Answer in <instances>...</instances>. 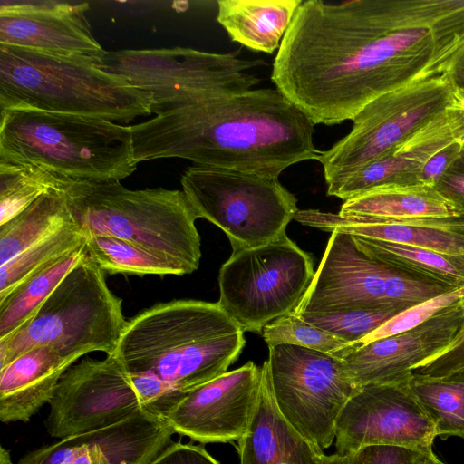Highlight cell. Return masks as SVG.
I'll return each instance as SVG.
<instances>
[{"label": "cell", "mask_w": 464, "mask_h": 464, "mask_svg": "<svg viewBox=\"0 0 464 464\" xmlns=\"http://www.w3.org/2000/svg\"><path fill=\"white\" fill-rule=\"evenodd\" d=\"M463 48L464 0H305L271 81L314 125H334L386 92L448 71Z\"/></svg>", "instance_id": "6da1fadb"}, {"label": "cell", "mask_w": 464, "mask_h": 464, "mask_svg": "<svg viewBox=\"0 0 464 464\" xmlns=\"http://www.w3.org/2000/svg\"><path fill=\"white\" fill-rule=\"evenodd\" d=\"M133 157L180 158L198 165L278 179L292 165L318 160L314 124L278 89L202 99L130 126Z\"/></svg>", "instance_id": "7a4b0ae2"}, {"label": "cell", "mask_w": 464, "mask_h": 464, "mask_svg": "<svg viewBox=\"0 0 464 464\" xmlns=\"http://www.w3.org/2000/svg\"><path fill=\"white\" fill-rule=\"evenodd\" d=\"M245 344L218 302L182 299L127 321L112 355L129 374L152 375L186 393L227 372Z\"/></svg>", "instance_id": "3957f363"}, {"label": "cell", "mask_w": 464, "mask_h": 464, "mask_svg": "<svg viewBox=\"0 0 464 464\" xmlns=\"http://www.w3.org/2000/svg\"><path fill=\"white\" fill-rule=\"evenodd\" d=\"M150 92L94 63L0 44V109L130 122L151 113Z\"/></svg>", "instance_id": "277c9868"}, {"label": "cell", "mask_w": 464, "mask_h": 464, "mask_svg": "<svg viewBox=\"0 0 464 464\" xmlns=\"http://www.w3.org/2000/svg\"><path fill=\"white\" fill-rule=\"evenodd\" d=\"M63 193L87 238L117 237L166 256L191 274L201 258L198 218L185 193L163 188L129 189L118 180L69 179Z\"/></svg>", "instance_id": "5b68a950"}, {"label": "cell", "mask_w": 464, "mask_h": 464, "mask_svg": "<svg viewBox=\"0 0 464 464\" xmlns=\"http://www.w3.org/2000/svg\"><path fill=\"white\" fill-rule=\"evenodd\" d=\"M0 160L42 166L76 180H118L137 169L130 126L31 110L1 111Z\"/></svg>", "instance_id": "8992f818"}, {"label": "cell", "mask_w": 464, "mask_h": 464, "mask_svg": "<svg viewBox=\"0 0 464 464\" xmlns=\"http://www.w3.org/2000/svg\"><path fill=\"white\" fill-rule=\"evenodd\" d=\"M126 323L122 300L87 254L25 324L0 340V369L44 345L76 361L92 352L112 355Z\"/></svg>", "instance_id": "52a82bcc"}, {"label": "cell", "mask_w": 464, "mask_h": 464, "mask_svg": "<svg viewBox=\"0 0 464 464\" xmlns=\"http://www.w3.org/2000/svg\"><path fill=\"white\" fill-rule=\"evenodd\" d=\"M238 52L218 53L191 48L106 52L98 68L150 92L151 113L160 114L214 96L251 90L261 79L247 71L266 65Z\"/></svg>", "instance_id": "ba28073f"}, {"label": "cell", "mask_w": 464, "mask_h": 464, "mask_svg": "<svg viewBox=\"0 0 464 464\" xmlns=\"http://www.w3.org/2000/svg\"><path fill=\"white\" fill-rule=\"evenodd\" d=\"M458 290L373 258L353 237L332 232L314 277L295 314L400 309Z\"/></svg>", "instance_id": "9c48e42d"}, {"label": "cell", "mask_w": 464, "mask_h": 464, "mask_svg": "<svg viewBox=\"0 0 464 464\" xmlns=\"http://www.w3.org/2000/svg\"><path fill=\"white\" fill-rule=\"evenodd\" d=\"M180 183L198 218L223 230L232 250L285 236L299 210L297 198L278 179L196 165L186 169Z\"/></svg>", "instance_id": "30bf717a"}, {"label": "cell", "mask_w": 464, "mask_h": 464, "mask_svg": "<svg viewBox=\"0 0 464 464\" xmlns=\"http://www.w3.org/2000/svg\"><path fill=\"white\" fill-rule=\"evenodd\" d=\"M314 275L312 256L286 235L232 250L219 270L218 304L244 333L262 334L297 308Z\"/></svg>", "instance_id": "8fae6325"}, {"label": "cell", "mask_w": 464, "mask_h": 464, "mask_svg": "<svg viewBox=\"0 0 464 464\" xmlns=\"http://www.w3.org/2000/svg\"><path fill=\"white\" fill-rule=\"evenodd\" d=\"M457 95L458 87L450 68L420 77L369 102L352 121L351 130L322 151L318 161L325 183L349 176L392 150L443 113Z\"/></svg>", "instance_id": "7c38bea8"}, {"label": "cell", "mask_w": 464, "mask_h": 464, "mask_svg": "<svg viewBox=\"0 0 464 464\" xmlns=\"http://www.w3.org/2000/svg\"><path fill=\"white\" fill-rule=\"evenodd\" d=\"M273 398L282 416L322 450L335 439L337 419L359 386L338 356L293 344L268 347Z\"/></svg>", "instance_id": "4fadbf2b"}, {"label": "cell", "mask_w": 464, "mask_h": 464, "mask_svg": "<svg viewBox=\"0 0 464 464\" xmlns=\"http://www.w3.org/2000/svg\"><path fill=\"white\" fill-rule=\"evenodd\" d=\"M44 421L52 438L97 430L144 409L131 379L114 355L86 358L61 377Z\"/></svg>", "instance_id": "5bb4252c"}, {"label": "cell", "mask_w": 464, "mask_h": 464, "mask_svg": "<svg viewBox=\"0 0 464 464\" xmlns=\"http://www.w3.org/2000/svg\"><path fill=\"white\" fill-rule=\"evenodd\" d=\"M434 426L411 391L408 380L366 384L349 399L335 425L336 454L350 457L363 447L410 448L436 456Z\"/></svg>", "instance_id": "9a60e30c"}, {"label": "cell", "mask_w": 464, "mask_h": 464, "mask_svg": "<svg viewBox=\"0 0 464 464\" xmlns=\"http://www.w3.org/2000/svg\"><path fill=\"white\" fill-rule=\"evenodd\" d=\"M262 387V368L247 362L186 393L164 415L175 433L201 443L238 440Z\"/></svg>", "instance_id": "2e32d148"}, {"label": "cell", "mask_w": 464, "mask_h": 464, "mask_svg": "<svg viewBox=\"0 0 464 464\" xmlns=\"http://www.w3.org/2000/svg\"><path fill=\"white\" fill-rule=\"evenodd\" d=\"M464 328V300L420 325L365 344L344 347L341 358L359 385L407 381L414 370L447 350Z\"/></svg>", "instance_id": "e0dca14e"}, {"label": "cell", "mask_w": 464, "mask_h": 464, "mask_svg": "<svg viewBox=\"0 0 464 464\" xmlns=\"http://www.w3.org/2000/svg\"><path fill=\"white\" fill-rule=\"evenodd\" d=\"M88 3L12 2L0 5V44L83 60L96 66L106 51L92 35Z\"/></svg>", "instance_id": "ac0fdd59"}, {"label": "cell", "mask_w": 464, "mask_h": 464, "mask_svg": "<svg viewBox=\"0 0 464 464\" xmlns=\"http://www.w3.org/2000/svg\"><path fill=\"white\" fill-rule=\"evenodd\" d=\"M458 87V86H457ZM464 135V89L440 115L381 158L327 185V195L347 200L374 188L416 185L428 159Z\"/></svg>", "instance_id": "d6986e66"}, {"label": "cell", "mask_w": 464, "mask_h": 464, "mask_svg": "<svg viewBox=\"0 0 464 464\" xmlns=\"http://www.w3.org/2000/svg\"><path fill=\"white\" fill-rule=\"evenodd\" d=\"M174 433L161 415L144 408L105 428L60 440L56 451L66 464H150Z\"/></svg>", "instance_id": "ffe728a7"}, {"label": "cell", "mask_w": 464, "mask_h": 464, "mask_svg": "<svg viewBox=\"0 0 464 464\" xmlns=\"http://www.w3.org/2000/svg\"><path fill=\"white\" fill-rule=\"evenodd\" d=\"M295 219L326 232L393 242L464 256V217L377 218L298 210Z\"/></svg>", "instance_id": "44dd1931"}, {"label": "cell", "mask_w": 464, "mask_h": 464, "mask_svg": "<svg viewBox=\"0 0 464 464\" xmlns=\"http://www.w3.org/2000/svg\"><path fill=\"white\" fill-rule=\"evenodd\" d=\"M259 399L246 432L237 440L239 464H324V450L297 431L275 403L266 362Z\"/></svg>", "instance_id": "7402d4cb"}, {"label": "cell", "mask_w": 464, "mask_h": 464, "mask_svg": "<svg viewBox=\"0 0 464 464\" xmlns=\"http://www.w3.org/2000/svg\"><path fill=\"white\" fill-rule=\"evenodd\" d=\"M76 362L51 346L34 347L0 369V420L28 422Z\"/></svg>", "instance_id": "603a6c76"}, {"label": "cell", "mask_w": 464, "mask_h": 464, "mask_svg": "<svg viewBox=\"0 0 464 464\" xmlns=\"http://www.w3.org/2000/svg\"><path fill=\"white\" fill-rule=\"evenodd\" d=\"M303 0H219L217 21L233 42L267 54L278 50Z\"/></svg>", "instance_id": "cb8c5ba5"}, {"label": "cell", "mask_w": 464, "mask_h": 464, "mask_svg": "<svg viewBox=\"0 0 464 464\" xmlns=\"http://www.w3.org/2000/svg\"><path fill=\"white\" fill-rule=\"evenodd\" d=\"M339 214L377 218L458 216L434 187L423 184L374 188L345 200Z\"/></svg>", "instance_id": "d4e9b609"}, {"label": "cell", "mask_w": 464, "mask_h": 464, "mask_svg": "<svg viewBox=\"0 0 464 464\" xmlns=\"http://www.w3.org/2000/svg\"><path fill=\"white\" fill-rule=\"evenodd\" d=\"M61 191H50L0 226V266L63 227L74 224Z\"/></svg>", "instance_id": "484cf974"}, {"label": "cell", "mask_w": 464, "mask_h": 464, "mask_svg": "<svg viewBox=\"0 0 464 464\" xmlns=\"http://www.w3.org/2000/svg\"><path fill=\"white\" fill-rule=\"evenodd\" d=\"M87 254L84 242L55 263L21 283L0 300V340L11 336L25 324Z\"/></svg>", "instance_id": "4316f807"}, {"label": "cell", "mask_w": 464, "mask_h": 464, "mask_svg": "<svg viewBox=\"0 0 464 464\" xmlns=\"http://www.w3.org/2000/svg\"><path fill=\"white\" fill-rule=\"evenodd\" d=\"M352 237L357 246L373 258L410 273L447 284L456 289L464 288V256L368 237Z\"/></svg>", "instance_id": "83f0119b"}, {"label": "cell", "mask_w": 464, "mask_h": 464, "mask_svg": "<svg viewBox=\"0 0 464 464\" xmlns=\"http://www.w3.org/2000/svg\"><path fill=\"white\" fill-rule=\"evenodd\" d=\"M408 384L431 420L436 437L464 439V370L443 377L412 372Z\"/></svg>", "instance_id": "f1b7e54d"}, {"label": "cell", "mask_w": 464, "mask_h": 464, "mask_svg": "<svg viewBox=\"0 0 464 464\" xmlns=\"http://www.w3.org/2000/svg\"><path fill=\"white\" fill-rule=\"evenodd\" d=\"M85 244L89 256L104 273L110 275H188L179 263L126 240L92 236L86 238Z\"/></svg>", "instance_id": "f546056e"}, {"label": "cell", "mask_w": 464, "mask_h": 464, "mask_svg": "<svg viewBox=\"0 0 464 464\" xmlns=\"http://www.w3.org/2000/svg\"><path fill=\"white\" fill-rule=\"evenodd\" d=\"M68 179L36 164L0 160V226Z\"/></svg>", "instance_id": "4dcf8cb0"}, {"label": "cell", "mask_w": 464, "mask_h": 464, "mask_svg": "<svg viewBox=\"0 0 464 464\" xmlns=\"http://www.w3.org/2000/svg\"><path fill=\"white\" fill-rule=\"evenodd\" d=\"M85 240L74 223L0 266V300L21 283L82 246Z\"/></svg>", "instance_id": "1f68e13d"}, {"label": "cell", "mask_w": 464, "mask_h": 464, "mask_svg": "<svg viewBox=\"0 0 464 464\" xmlns=\"http://www.w3.org/2000/svg\"><path fill=\"white\" fill-rule=\"evenodd\" d=\"M401 311L400 309H348L296 314L313 326L353 345Z\"/></svg>", "instance_id": "d6a6232c"}, {"label": "cell", "mask_w": 464, "mask_h": 464, "mask_svg": "<svg viewBox=\"0 0 464 464\" xmlns=\"http://www.w3.org/2000/svg\"><path fill=\"white\" fill-rule=\"evenodd\" d=\"M261 334L268 347L293 344L335 354L349 346L344 341L304 322L294 312L266 325Z\"/></svg>", "instance_id": "836d02e7"}, {"label": "cell", "mask_w": 464, "mask_h": 464, "mask_svg": "<svg viewBox=\"0 0 464 464\" xmlns=\"http://www.w3.org/2000/svg\"><path fill=\"white\" fill-rule=\"evenodd\" d=\"M463 300L464 288H461L413 305L391 318L355 344H365L414 328L444 309Z\"/></svg>", "instance_id": "e575fe53"}, {"label": "cell", "mask_w": 464, "mask_h": 464, "mask_svg": "<svg viewBox=\"0 0 464 464\" xmlns=\"http://www.w3.org/2000/svg\"><path fill=\"white\" fill-rule=\"evenodd\" d=\"M438 460L417 450L388 445L363 447L350 456V464H433Z\"/></svg>", "instance_id": "d590c367"}, {"label": "cell", "mask_w": 464, "mask_h": 464, "mask_svg": "<svg viewBox=\"0 0 464 464\" xmlns=\"http://www.w3.org/2000/svg\"><path fill=\"white\" fill-rule=\"evenodd\" d=\"M460 370H464V328L447 350L413 372L430 377H443Z\"/></svg>", "instance_id": "8d00e7d4"}, {"label": "cell", "mask_w": 464, "mask_h": 464, "mask_svg": "<svg viewBox=\"0 0 464 464\" xmlns=\"http://www.w3.org/2000/svg\"><path fill=\"white\" fill-rule=\"evenodd\" d=\"M462 149V144L458 139L436 151L423 165L420 174V182L434 187L437 181L459 159Z\"/></svg>", "instance_id": "74e56055"}, {"label": "cell", "mask_w": 464, "mask_h": 464, "mask_svg": "<svg viewBox=\"0 0 464 464\" xmlns=\"http://www.w3.org/2000/svg\"><path fill=\"white\" fill-rule=\"evenodd\" d=\"M434 188L458 216L464 217V165L458 160Z\"/></svg>", "instance_id": "f35d334b"}, {"label": "cell", "mask_w": 464, "mask_h": 464, "mask_svg": "<svg viewBox=\"0 0 464 464\" xmlns=\"http://www.w3.org/2000/svg\"><path fill=\"white\" fill-rule=\"evenodd\" d=\"M150 464H220L202 445L172 442Z\"/></svg>", "instance_id": "ab89813d"}, {"label": "cell", "mask_w": 464, "mask_h": 464, "mask_svg": "<svg viewBox=\"0 0 464 464\" xmlns=\"http://www.w3.org/2000/svg\"><path fill=\"white\" fill-rule=\"evenodd\" d=\"M450 74L458 87L464 89V48L450 66Z\"/></svg>", "instance_id": "60d3db41"}, {"label": "cell", "mask_w": 464, "mask_h": 464, "mask_svg": "<svg viewBox=\"0 0 464 464\" xmlns=\"http://www.w3.org/2000/svg\"><path fill=\"white\" fill-rule=\"evenodd\" d=\"M324 464H350V457H342L336 453L325 455Z\"/></svg>", "instance_id": "b9f144b4"}, {"label": "cell", "mask_w": 464, "mask_h": 464, "mask_svg": "<svg viewBox=\"0 0 464 464\" xmlns=\"http://www.w3.org/2000/svg\"><path fill=\"white\" fill-rule=\"evenodd\" d=\"M0 464H13L9 451L3 446L0 449Z\"/></svg>", "instance_id": "7bdbcfd3"}, {"label": "cell", "mask_w": 464, "mask_h": 464, "mask_svg": "<svg viewBox=\"0 0 464 464\" xmlns=\"http://www.w3.org/2000/svg\"><path fill=\"white\" fill-rule=\"evenodd\" d=\"M459 160L464 165V148L462 149Z\"/></svg>", "instance_id": "ee69618b"}, {"label": "cell", "mask_w": 464, "mask_h": 464, "mask_svg": "<svg viewBox=\"0 0 464 464\" xmlns=\"http://www.w3.org/2000/svg\"><path fill=\"white\" fill-rule=\"evenodd\" d=\"M459 140L461 142L462 147L464 148V135L462 137H460Z\"/></svg>", "instance_id": "f6af8a7d"}, {"label": "cell", "mask_w": 464, "mask_h": 464, "mask_svg": "<svg viewBox=\"0 0 464 464\" xmlns=\"http://www.w3.org/2000/svg\"><path fill=\"white\" fill-rule=\"evenodd\" d=\"M433 464H444V463H442L441 461L438 460L437 462H435Z\"/></svg>", "instance_id": "bcb514c9"}]
</instances>
